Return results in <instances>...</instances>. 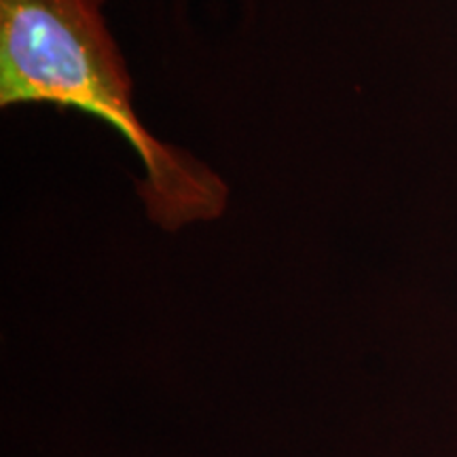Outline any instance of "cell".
I'll use <instances>...</instances> for the list:
<instances>
[{
  "instance_id": "6da1fadb",
  "label": "cell",
  "mask_w": 457,
  "mask_h": 457,
  "mask_svg": "<svg viewBox=\"0 0 457 457\" xmlns=\"http://www.w3.org/2000/svg\"><path fill=\"white\" fill-rule=\"evenodd\" d=\"M106 0H0V106L51 104L100 119L140 159L138 195L165 231L219 219L228 187L165 145L134 108L131 79L104 17Z\"/></svg>"
}]
</instances>
